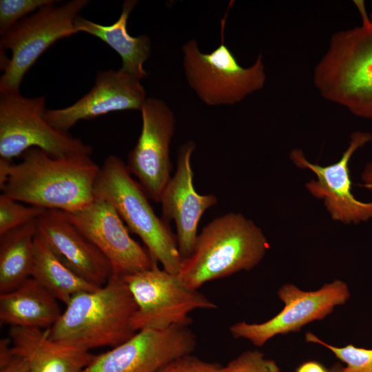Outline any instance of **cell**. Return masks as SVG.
<instances>
[{"label": "cell", "mask_w": 372, "mask_h": 372, "mask_svg": "<svg viewBox=\"0 0 372 372\" xmlns=\"http://www.w3.org/2000/svg\"><path fill=\"white\" fill-rule=\"evenodd\" d=\"M100 167L84 154L52 156L33 147L12 163L2 194L47 210L73 211L94 199Z\"/></svg>", "instance_id": "1"}, {"label": "cell", "mask_w": 372, "mask_h": 372, "mask_svg": "<svg viewBox=\"0 0 372 372\" xmlns=\"http://www.w3.org/2000/svg\"><path fill=\"white\" fill-rule=\"evenodd\" d=\"M362 24L333 34L313 71V83L326 100L372 120V22L363 1H353Z\"/></svg>", "instance_id": "2"}, {"label": "cell", "mask_w": 372, "mask_h": 372, "mask_svg": "<svg viewBox=\"0 0 372 372\" xmlns=\"http://www.w3.org/2000/svg\"><path fill=\"white\" fill-rule=\"evenodd\" d=\"M48 329L54 341L90 351L116 347L134 335L136 304L123 277L112 276L93 290L74 296Z\"/></svg>", "instance_id": "3"}, {"label": "cell", "mask_w": 372, "mask_h": 372, "mask_svg": "<svg viewBox=\"0 0 372 372\" xmlns=\"http://www.w3.org/2000/svg\"><path fill=\"white\" fill-rule=\"evenodd\" d=\"M269 243L262 230L240 213L229 212L207 224L194 249L178 273L187 287L198 289L207 282L249 271L264 258Z\"/></svg>", "instance_id": "4"}, {"label": "cell", "mask_w": 372, "mask_h": 372, "mask_svg": "<svg viewBox=\"0 0 372 372\" xmlns=\"http://www.w3.org/2000/svg\"><path fill=\"white\" fill-rule=\"evenodd\" d=\"M95 198L110 203L132 232L163 269L178 274L182 264L176 235L167 222L154 212L148 196L125 163L115 155L100 167L94 185Z\"/></svg>", "instance_id": "5"}, {"label": "cell", "mask_w": 372, "mask_h": 372, "mask_svg": "<svg viewBox=\"0 0 372 372\" xmlns=\"http://www.w3.org/2000/svg\"><path fill=\"white\" fill-rule=\"evenodd\" d=\"M209 53L200 52L194 39L182 48L183 65L189 86L209 106L231 105L262 90L266 82L263 58L259 54L248 68L242 67L224 41Z\"/></svg>", "instance_id": "6"}, {"label": "cell", "mask_w": 372, "mask_h": 372, "mask_svg": "<svg viewBox=\"0 0 372 372\" xmlns=\"http://www.w3.org/2000/svg\"><path fill=\"white\" fill-rule=\"evenodd\" d=\"M89 2L44 6L1 36L0 48L10 50L11 56L0 78V93L19 92L24 76L40 56L59 40L78 33L75 20Z\"/></svg>", "instance_id": "7"}, {"label": "cell", "mask_w": 372, "mask_h": 372, "mask_svg": "<svg viewBox=\"0 0 372 372\" xmlns=\"http://www.w3.org/2000/svg\"><path fill=\"white\" fill-rule=\"evenodd\" d=\"M45 98L19 92L0 93V158L12 161L28 149L39 148L52 156L84 154L92 148L44 118Z\"/></svg>", "instance_id": "8"}, {"label": "cell", "mask_w": 372, "mask_h": 372, "mask_svg": "<svg viewBox=\"0 0 372 372\" xmlns=\"http://www.w3.org/2000/svg\"><path fill=\"white\" fill-rule=\"evenodd\" d=\"M136 304L132 319L135 332L143 329L189 327V313L196 309H216L217 305L198 289L189 288L174 274L156 265L123 276Z\"/></svg>", "instance_id": "9"}, {"label": "cell", "mask_w": 372, "mask_h": 372, "mask_svg": "<svg viewBox=\"0 0 372 372\" xmlns=\"http://www.w3.org/2000/svg\"><path fill=\"white\" fill-rule=\"evenodd\" d=\"M278 296L285 304L278 314L262 323H235L229 328L231 335L262 347L279 334L298 332L306 324L325 318L349 300L350 292L346 282L335 280L309 291L287 283L278 289Z\"/></svg>", "instance_id": "10"}, {"label": "cell", "mask_w": 372, "mask_h": 372, "mask_svg": "<svg viewBox=\"0 0 372 372\" xmlns=\"http://www.w3.org/2000/svg\"><path fill=\"white\" fill-rule=\"evenodd\" d=\"M56 211L106 257L112 276L123 277L158 265L147 249L132 238L121 216L107 201L95 198L81 209Z\"/></svg>", "instance_id": "11"}, {"label": "cell", "mask_w": 372, "mask_h": 372, "mask_svg": "<svg viewBox=\"0 0 372 372\" xmlns=\"http://www.w3.org/2000/svg\"><path fill=\"white\" fill-rule=\"evenodd\" d=\"M142 127L126 165L148 197L160 203L171 179L170 144L175 132L172 110L161 99L147 98L141 109Z\"/></svg>", "instance_id": "12"}, {"label": "cell", "mask_w": 372, "mask_h": 372, "mask_svg": "<svg viewBox=\"0 0 372 372\" xmlns=\"http://www.w3.org/2000/svg\"><path fill=\"white\" fill-rule=\"evenodd\" d=\"M196 347V335L188 327L143 329L94 355L82 372H156L174 360L192 354Z\"/></svg>", "instance_id": "13"}, {"label": "cell", "mask_w": 372, "mask_h": 372, "mask_svg": "<svg viewBox=\"0 0 372 372\" xmlns=\"http://www.w3.org/2000/svg\"><path fill=\"white\" fill-rule=\"evenodd\" d=\"M371 141L372 134L369 132H353L349 146L339 161L326 166L311 163L300 149L290 152V159L296 167L315 174L316 178L307 182L305 187L313 197L323 200L327 211L335 221L357 225L372 219V201H360L352 194L349 167L354 153Z\"/></svg>", "instance_id": "14"}, {"label": "cell", "mask_w": 372, "mask_h": 372, "mask_svg": "<svg viewBox=\"0 0 372 372\" xmlns=\"http://www.w3.org/2000/svg\"><path fill=\"white\" fill-rule=\"evenodd\" d=\"M141 80L119 69L99 71L92 89L72 105L45 109L43 116L64 132L81 120H90L113 112L138 110L147 99Z\"/></svg>", "instance_id": "15"}, {"label": "cell", "mask_w": 372, "mask_h": 372, "mask_svg": "<svg viewBox=\"0 0 372 372\" xmlns=\"http://www.w3.org/2000/svg\"><path fill=\"white\" fill-rule=\"evenodd\" d=\"M195 148L193 141H187L180 147L176 172L160 200L163 218L168 223L174 220L176 224L182 260L189 257L194 249L199 221L204 212L218 203L215 195H201L194 188L191 158Z\"/></svg>", "instance_id": "16"}, {"label": "cell", "mask_w": 372, "mask_h": 372, "mask_svg": "<svg viewBox=\"0 0 372 372\" xmlns=\"http://www.w3.org/2000/svg\"><path fill=\"white\" fill-rule=\"evenodd\" d=\"M37 231L66 265L90 283L101 287L112 276L106 257L56 210H46L37 220Z\"/></svg>", "instance_id": "17"}, {"label": "cell", "mask_w": 372, "mask_h": 372, "mask_svg": "<svg viewBox=\"0 0 372 372\" xmlns=\"http://www.w3.org/2000/svg\"><path fill=\"white\" fill-rule=\"evenodd\" d=\"M8 338L27 357L30 372H82L94 357L90 351L50 339L48 329L12 327Z\"/></svg>", "instance_id": "18"}, {"label": "cell", "mask_w": 372, "mask_h": 372, "mask_svg": "<svg viewBox=\"0 0 372 372\" xmlns=\"http://www.w3.org/2000/svg\"><path fill=\"white\" fill-rule=\"evenodd\" d=\"M61 313L59 300L32 277L0 293V321L10 327L47 329Z\"/></svg>", "instance_id": "19"}, {"label": "cell", "mask_w": 372, "mask_h": 372, "mask_svg": "<svg viewBox=\"0 0 372 372\" xmlns=\"http://www.w3.org/2000/svg\"><path fill=\"white\" fill-rule=\"evenodd\" d=\"M136 3L134 0L125 1L120 17L112 24L101 25L81 16L74 24L77 32L87 33L107 44L121 56V69L142 80L147 76L143 65L150 55L151 41L147 35L132 37L128 33L127 19Z\"/></svg>", "instance_id": "20"}, {"label": "cell", "mask_w": 372, "mask_h": 372, "mask_svg": "<svg viewBox=\"0 0 372 372\" xmlns=\"http://www.w3.org/2000/svg\"><path fill=\"white\" fill-rule=\"evenodd\" d=\"M30 277L65 304L76 294L99 287L66 265L37 231Z\"/></svg>", "instance_id": "21"}, {"label": "cell", "mask_w": 372, "mask_h": 372, "mask_svg": "<svg viewBox=\"0 0 372 372\" xmlns=\"http://www.w3.org/2000/svg\"><path fill=\"white\" fill-rule=\"evenodd\" d=\"M36 233L37 220L0 235V293L31 276Z\"/></svg>", "instance_id": "22"}, {"label": "cell", "mask_w": 372, "mask_h": 372, "mask_svg": "<svg viewBox=\"0 0 372 372\" xmlns=\"http://www.w3.org/2000/svg\"><path fill=\"white\" fill-rule=\"evenodd\" d=\"M305 340L320 344L331 351L337 358L346 364L342 372H372V349L348 344L338 347L329 344L311 332L305 333Z\"/></svg>", "instance_id": "23"}, {"label": "cell", "mask_w": 372, "mask_h": 372, "mask_svg": "<svg viewBox=\"0 0 372 372\" xmlns=\"http://www.w3.org/2000/svg\"><path fill=\"white\" fill-rule=\"evenodd\" d=\"M47 209L25 206L3 194L0 195V235L32 220H37Z\"/></svg>", "instance_id": "24"}, {"label": "cell", "mask_w": 372, "mask_h": 372, "mask_svg": "<svg viewBox=\"0 0 372 372\" xmlns=\"http://www.w3.org/2000/svg\"><path fill=\"white\" fill-rule=\"evenodd\" d=\"M54 0H1L0 35L2 36L29 14L55 3Z\"/></svg>", "instance_id": "25"}, {"label": "cell", "mask_w": 372, "mask_h": 372, "mask_svg": "<svg viewBox=\"0 0 372 372\" xmlns=\"http://www.w3.org/2000/svg\"><path fill=\"white\" fill-rule=\"evenodd\" d=\"M220 372H282L277 363L258 350L242 352L223 366Z\"/></svg>", "instance_id": "26"}, {"label": "cell", "mask_w": 372, "mask_h": 372, "mask_svg": "<svg viewBox=\"0 0 372 372\" xmlns=\"http://www.w3.org/2000/svg\"><path fill=\"white\" fill-rule=\"evenodd\" d=\"M222 366L189 354L174 360L156 372H220Z\"/></svg>", "instance_id": "27"}, {"label": "cell", "mask_w": 372, "mask_h": 372, "mask_svg": "<svg viewBox=\"0 0 372 372\" xmlns=\"http://www.w3.org/2000/svg\"><path fill=\"white\" fill-rule=\"evenodd\" d=\"M0 372H30L27 357L13 347L9 338L0 340Z\"/></svg>", "instance_id": "28"}, {"label": "cell", "mask_w": 372, "mask_h": 372, "mask_svg": "<svg viewBox=\"0 0 372 372\" xmlns=\"http://www.w3.org/2000/svg\"><path fill=\"white\" fill-rule=\"evenodd\" d=\"M296 372H330L322 364L316 361H307L301 364Z\"/></svg>", "instance_id": "29"}, {"label": "cell", "mask_w": 372, "mask_h": 372, "mask_svg": "<svg viewBox=\"0 0 372 372\" xmlns=\"http://www.w3.org/2000/svg\"><path fill=\"white\" fill-rule=\"evenodd\" d=\"M361 186L372 191V162L368 163L361 174Z\"/></svg>", "instance_id": "30"}, {"label": "cell", "mask_w": 372, "mask_h": 372, "mask_svg": "<svg viewBox=\"0 0 372 372\" xmlns=\"http://www.w3.org/2000/svg\"><path fill=\"white\" fill-rule=\"evenodd\" d=\"M342 365L340 363L334 364L330 369V372H342Z\"/></svg>", "instance_id": "31"}]
</instances>
